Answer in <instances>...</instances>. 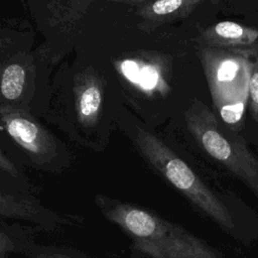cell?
I'll use <instances>...</instances> for the list:
<instances>
[{
	"mask_svg": "<svg viewBox=\"0 0 258 258\" xmlns=\"http://www.w3.org/2000/svg\"><path fill=\"white\" fill-rule=\"evenodd\" d=\"M134 246L150 258H219L201 239L165 221L153 237Z\"/></svg>",
	"mask_w": 258,
	"mask_h": 258,
	"instance_id": "4",
	"label": "cell"
},
{
	"mask_svg": "<svg viewBox=\"0 0 258 258\" xmlns=\"http://www.w3.org/2000/svg\"><path fill=\"white\" fill-rule=\"evenodd\" d=\"M199 4V0H160L152 3L150 10L157 17H182L190 14Z\"/></svg>",
	"mask_w": 258,
	"mask_h": 258,
	"instance_id": "8",
	"label": "cell"
},
{
	"mask_svg": "<svg viewBox=\"0 0 258 258\" xmlns=\"http://www.w3.org/2000/svg\"><path fill=\"white\" fill-rule=\"evenodd\" d=\"M101 104L100 90L95 86L88 87L80 99V111L85 117L92 116L97 113Z\"/></svg>",
	"mask_w": 258,
	"mask_h": 258,
	"instance_id": "10",
	"label": "cell"
},
{
	"mask_svg": "<svg viewBox=\"0 0 258 258\" xmlns=\"http://www.w3.org/2000/svg\"><path fill=\"white\" fill-rule=\"evenodd\" d=\"M250 109L252 115L258 121V57L254 61H250V82L249 97Z\"/></svg>",
	"mask_w": 258,
	"mask_h": 258,
	"instance_id": "12",
	"label": "cell"
},
{
	"mask_svg": "<svg viewBox=\"0 0 258 258\" xmlns=\"http://www.w3.org/2000/svg\"><path fill=\"white\" fill-rule=\"evenodd\" d=\"M118 222L134 237L135 241L150 239L163 224V220L136 208L122 211L118 216Z\"/></svg>",
	"mask_w": 258,
	"mask_h": 258,
	"instance_id": "6",
	"label": "cell"
},
{
	"mask_svg": "<svg viewBox=\"0 0 258 258\" xmlns=\"http://www.w3.org/2000/svg\"><path fill=\"white\" fill-rule=\"evenodd\" d=\"M27 253L30 258H85L82 254H78L72 250L58 248H28Z\"/></svg>",
	"mask_w": 258,
	"mask_h": 258,
	"instance_id": "11",
	"label": "cell"
},
{
	"mask_svg": "<svg viewBox=\"0 0 258 258\" xmlns=\"http://www.w3.org/2000/svg\"><path fill=\"white\" fill-rule=\"evenodd\" d=\"M7 131L14 140L27 150L32 152L38 150V129L29 120L14 118L7 123Z\"/></svg>",
	"mask_w": 258,
	"mask_h": 258,
	"instance_id": "7",
	"label": "cell"
},
{
	"mask_svg": "<svg viewBox=\"0 0 258 258\" xmlns=\"http://www.w3.org/2000/svg\"><path fill=\"white\" fill-rule=\"evenodd\" d=\"M203 37L212 47L234 48L254 43L258 39V30L233 21H221L207 28Z\"/></svg>",
	"mask_w": 258,
	"mask_h": 258,
	"instance_id": "5",
	"label": "cell"
},
{
	"mask_svg": "<svg viewBox=\"0 0 258 258\" xmlns=\"http://www.w3.org/2000/svg\"><path fill=\"white\" fill-rule=\"evenodd\" d=\"M124 64H125V66H124V70H125L126 75H127L130 79H132V80L137 79V73H138V71H137L136 64L133 63V62H131V61H127V62L124 63Z\"/></svg>",
	"mask_w": 258,
	"mask_h": 258,
	"instance_id": "14",
	"label": "cell"
},
{
	"mask_svg": "<svg viewBox=\"0 0 258 258\" xmlns=\"http://www.w3.org/2000/svg\"><path fill=\"white\" fill-rule=\"evenodd\" d=\"M147 152L164 176L194 205L227 229L234 228L228 208L207 187L194 170L158 140L147 138Z\"/></svg>",
	"mask_w": 258,
	"mask_h": 258,
	"instance_id": "3",
	"label": "cell"
},
{
	"mask_svg": "<svg viewBox=\"0 0 258 258\" xmlns=\"http://www.w3.org/2000/svg\"><path fill=\"white\" fill-rule=\"evenodd\" d=\"M24 243L11 238L5 233L0 232V258H10L12 254H18L20 252H26Z\"/></svg>",
	"mask_w": 258,
	"mask_h": 258,
	"instance_id": "13",
	"label": "cell"
},
{
	"mask_svg": "<svg viewBox=\"0 0 258 258\" xmlns=\"http://www.w3.org/2000/svg\"><path fill=\"white\" fill-rule=\"evenodd\" d=\"M199 56L216 110L229 125L240 123L249 97L250 61L236 51L200 49Z\"/></svg>",
	"mask_w": 258,
	"mask_h": 258,
	"instance_id": "1",
	"label": "cell"
},
{
	"mask_svg": "<svg viewBox=\"0 0 258 258\" xmlns=\"http://www.w3.org/2000/svg\"><path fill=\"white\" fill-rule=\"evenodd\" d=\"M185 117L188 130L201 147L258 195V159L243 139L225 134L215 115L198 100L189 106Z\"/></svg>",
	"mask_w": 258,
	"mask_h": 258,
	"instance_id": "2",
	"label": "cell"
},
{
	"mask_svg": "<svg viewBox=\"0 0 258 258\" xmlns=\"http://www.w3.org/2000/svg\"><path fill=\"white\" fill-rule=\"evenodd\" d=\"M25 81V72L19 64H11L7 67L2 76L1 92L2 95L9 100L18 98L23 89Z\"/></svg>",
	"mask_w": 258,
	"mask_h": 258,
	"instance_id": "9",
	"label": "cell"
}]
</instances>
